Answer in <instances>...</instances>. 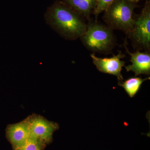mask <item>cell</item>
<instances>
[{
	"instance_id": "5b68a950",
	"label": "cell",
	"mask_w": 150,
	"mask_h": 150,
	"mask_svg": "<svg viewBox=\"0 0 150 150\" xmlns=\"http://www.w3.org/2000/svg\"><path fill=\"white\" fill-rule=\"evenodd\" d=\"M28 117L30 137L39 140L46 145L51 143L54 132L59 129V124L40 115L33 114Z\"/></svg>"
},
{
	"instance_id": "52a82bcc",
	"label": "cell",
	"mask_w": 150,
	"mask_h": 150,
	"mask_svg": "<svg viewBox=\"0 0 150 150\" xmlns=\"http://www.w3.org/2000/svg\"><path fill=\"white\" fill-rule=\"evenodd\" d=\"M6 137L13 149L23 146L30 137L29 117L18 123L9 124L6 130Z\"/></svg>"
},
{
	"instance_id": "4fadbf2b",
	"label": "cell",
	"mask_w": 150,
	"mask_h": 150,
	"mask_svg": "<svg viewBox=\"0 0 150 150\" xmlns=\"http://www.w3.org/2000/svg\"><path fill=\"white\" fill-rule=\"evenodd\" d=\"M128 1H130L133 2L134 3H137L139 1L141 0H128Z\"/></svg>"
},
{
	"instance_id": "ba28073f",
	"label": "cell",
	"mask_w": 150,
	"mask_h": 150,
	"mask_svg": "<svg viewBox=\"0 0 150 150\" xmlns=\"http://www.w3.org/2000/svg\"><path fill=\"white\" fill-rule=\"evenodd\" d=\"M126 41L124 43L126 52L131 56L132 64L125 67L127 72L133 71L136 76L141 74H150V54L149 52H141L137 50L136 52L131 53L126 45Z\"/></svg>"
},
{
	"instance_id": "8fae6325",
	"label": "cell",
	"mask_w": 150,
	"mask_h": 150,
	"mask_svg": "<svg viewBox=\"0 0 150 150\" xmlns=\"http://www.w3.org/2000/svg\"><path fill=\"white\" fill-rule=\"evenodd\" d=\"M46 145L41 141L30 137L23 146L14 150H43Z\"/></svg>"
},
{
	"instance_id": "3957f363",
	"label": "cell",
	"mask_w": 150,
	"mask_h": 150,
	"mask_svg": "<svg viewBox=\"0 0 150 150\" xmlns=\"http://www.w3.org/2000/svg\"><path fill=\"white\" fill-rule=\"evenodd\" d=\"M137 6L128 0H114L104 11V21L111 29L122 30L127 35L133 28V13Z\"/></svg>"
},
{
	"instance_id": "7a4b0ae2",
	"label": "cell",
	"mask_w": 150,
	"mask_h": 150,
	"mask_svg": "<svg viewBox=\"0 0 150 150\" xmlns=\"http://www.w3.org/2000/svg\"><path fill=\"white\" fill-rule=\"evenodd\" d=\"M81 39L89 50L102 54H109L116 43L112 29L96 21L87 24L86 30Z\"/></svg>"
},
{
	"instance_id": "6da1fadb",
	"label": "cell",
	"mask_w": 150,
	"mask_h": 150,
	"mask_svg": "<svg viewBox=\"0 0 150 150\" xmlns=\"http://www.w3.org/2000/svg\"><path fill=\"white\" fill-rule=\"evenodd\" d=\"M49 13L54 27L67 38L76 39L86 32L87 24L83 17L66 3H56L50 8Z\"/></svg>"
},
{
	"instance_id": "277c9868",
	"label": "cell",
	"mask_w": 150,
	"mask_h": 150,
	"mask_svg": "<svg viewBox=\"0 0 150 150\" xmlns=\"http://www.w3.org/2000/svg\"><path fill=\"white\" fill-rule=\"evenodd\" d=\"M134 25L131 32L127 35L133 43V46L138 50H144L150 53V4L147 1L142 12L134 16Z\"/></svg>"
},
{
	"instance_id": "9c48e42d",
	"label": "cell",
	"mask_w": 150,
	"mask_h": 150,
	"mask_svg": "<svg viewBox=\"0 0 150 150\" xmlns=\"http://www.w3.org/2000/svg\"><path fill=\"white\" fill-rule=\"evenodd\" d=\"M65 3L83 17L88 19L93 12L96 0H65Z\"/></svg>"
},
{
	"instance_id": "7c38bea8",
	"label": "cell",
	"mask_w": 150,
	"mask_h": 150,
	"mask_svg": "<svg viewBox=\"0 0 150 150\" xmlns=\"http://www.w3.org/2000/svg\"><path fill=\"white\" fill-rule=\"evenodd\" d=\"M114 0H96V5L93 11L96 18L100 14L105 11L112 3Z\"/></svg>"
},
{
	"instance_id": "8992f818",
	"label": "cell",
	"mask_w": 150,
	"mask_h": 150,
	"mask_svg": "<svg viewBox=\"0 0 150 150\" xmlns=\"http://www.w3.org/2000/svg\"><path fill=\"white\" fill-rule=\"evenodd\" d=\"M91 57L93 64L100 72L110 74L116 76L119 81L123 80L121 71L126 62L121 59L125 57V54L121 51H118V54L113 55L110 58H101L97 57L94 54H91Z\"/></svg>"
},
{
	"instance_id": "30bf717a",
	"label": "cell",
	"mask_w": 150,
	"mask_h": 150,
	"mask_svg": "<svg viewBox=\"0 0 150 150\" xmlns=\"http://www.w3.org/2000/svg\"><path fill=\"white\" fill-rule=\"evenodd\" d=\"M150 79L149 77L146 79L135 77L128 79L124 82L119 81L118 85L124 89L130 97L133 98L139 91L143 82Z\"/></svg>"
}]
</instances>
